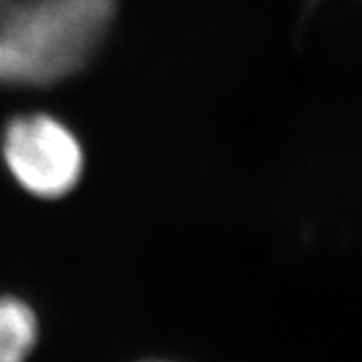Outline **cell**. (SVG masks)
<instances>
[{"label":"cell","mask_w":362,"mask_h":362,"mask_svg":"<svg viewBox=\"0 0 362 362\" xmlns=\"http://www.w3.org/2000/svg\"><path fill=\"white\" fill-rule=\"evenodd\" d=\"M115 0H0V85H51L85 69Z\"/></svg>","instance_id":"cell-1"},{"label":"cell","mask_w":362,"mask_h":362,"mask_svg":"<svg viewBox=\"0 0 362 362\" xmlns=\"http://www.w3.org/2000/svg\"><path fill=\"white\" fill-rule=\"evenodd\" d=\"M39 338L35 310L14 296H0V362H26Z\"/></svg>","instance_id":"cell-3"},{"label":"cell","mask_w":362,"mask_h":362,"mask_svg":"<svg viewBox=\"0 0 362 362\" xmlns=\"http://www.w3.org/2000/svg\"><path fill=\"white\" fill-rule=\"evenodd\" d=\"M312 2H316V0H312Z\"/></svg>","instance_id":"cell-4"},{"label":"cell","mask_w":362,"mask_h":362,"mask_svg":"<svg viewBox=\"0 0 362 362\" xmlns=\"http://www.w3.org/2000/svg\"><path fill=\"white\" fill-rule=\"evenodd\" d=\"M6 168L28 194L42 199L66 195L83 173V149L61 121L49 115L13 119L2 137Z\"/></svg>","instance_id":"cell-2"}]
</instances>
